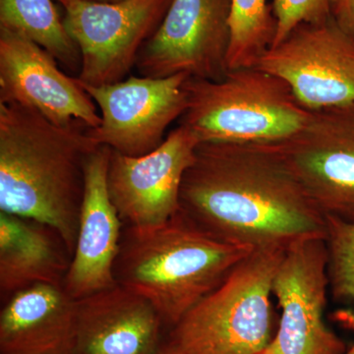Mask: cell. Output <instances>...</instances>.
<instances>
[{
  "instance_id": "obj_1",
  "label": "cell",
  "mask_w": 354,
  "mask_h": 354,
  "mask_svg": "<svg viewBox=\"0 0 354 354\" xmlns=\"http://www.w3.org/2000/svg\"><path fill=\"white\" fill-rule=\"evenodd\" d=\"M179 203L198 227L234 245L288 247L326 234V216L270 143L202 142Z\"/></svg>"
},
{
  "instance_id": "obj_2",
  "label": "cell",
  "mask_w": 354,
  "mask_h": 354,
  "mask_svg": "<svg viewBox=\"0 0 354 354\" xmlns=\"http://www.w3.org/2000/svg\"><path fill=\"white\" fill-rule=\"evenodd\" d=\"M88 128L62 127L34 109L0 104V211L55 227L72 255L86 165L99 147Z\"/></svg>"
},
{
  "instance_id": "obj_3",
  "label": "cell",
  "mask_w": 354,
  "mask_h": 354,
  "mask_svg": "<svg viewBox=\"0 0 354 354\" xmlns=\"http://www.w3.org/2000/svg\"><path fill=\"white\" fill-rule=\"evenodd\" d=\"M253 250L218 241L179 209L160 225H123L113 276L174 328Z\"/></svg>"
},
{
  "instance_id": "obj_4",
  "label": "cell",
  "mask_w": 354,
  "mask_h": 354,
  "mask_svg": "<svg viewBox=\"0 0 354 354\" xmlns=\"http://www.w3.org/2000/svg\"><path fill=\"white\" fill-rule=\"evenodd\" d=\"M178 120L202 142L276 143L304 128V108L283 79L258 66L228 69L220 80L188 79Z\"/></svg>"
},
{
  "instance_id": "obj_5",
  "label": "cell",
  "mask_w": 354,
  "mask_h": 354,
  "mask_svg": "<svg viewBox=\"0 0 354 354\" xmlns=\"http://www.w3.org/2000/svg\"><path fill=\"white\" fill-rule=\"evenodd\" d=\"M286 247L255 248L172 328L186 354H258L271 342L272 281Z\"/></svg>"
},
{
  "instance_id": "obj_6",
  "label": "cell",
  "mask_w": 354,
  "mask_h": 354,
  "mask_svg": "<svg viewBox=\"0 0 354 354\" xmlns=\"http://www.w3.org/2000/svg\"><path fill=\"white\" fill-rule=\"evenodd\" d=\"M66 31L81 55L79 82L99 86L124 80L144 44L157 31L171 0H57Z\"/></svg>"
},
{
  "instance_id": "obj_7",
  "label": "cell",
  "mask_w": 354,
  "mask_h": 354,
  "mask_svg": "<svg viewBox=\"0 0 354 354\" xmlns=\"http://www.w3.org/2000/svg\"><path fill=\"white\" fill-rule=\"evenodd\" d=\"M328 290L325 237L291 242L272 281L281 310L279 329L258 354H346V342L324 321Z\"/></svg>"
},
{
  "instance_id": "obj_8",
  "label": "cell",
  "mask_w": 354,
  "mask_h": 354,
  "mask_svg": "<svg viewBox=\"0 0 354 354\" xmlns=\"http://www.w3.org/2000/svg\"><path fill=\"white\" fill-rule=\"evenodd\" d=\"M270 144L324 216L354 223V104L311 111L302 129Z\"/></svg>"
},
{
  "instance_id": "obj_9",
  "label": "cell",
  "mask_w": 354,
  "mask_h": 354,
  "mask_svg": "<svg viewBox=\"0 0 354 354\" xmlns=\"http://www.w3.org/2000/svg\"><path fill=\"white\" fill-rule=\"evenodd\" d=\"M232 0H171L137 58L140 76L220 80L228 71Z\"/></svg>"
},
{
  "instance_id": "obj_10",
  "label": "cell",
  "mask_w": 354,
  "mask_h": 354,
  "mask_svg": "<svg viewBox=\"0 0 354 354\" xmlns=\"http://www.w3.org/2000/svg\"><path fill=\"white\" fill-rule=\"evenodd\" d=\"M189 78L187 74L130 76L99 87L79 82L102 113L101 124L88 128V136L97 145L128 157L152 152L165 141L169 125L185 111Z\"/></svg>"
},
{
  "instance_id": "obj_11",
  "label": "cell",
  "mask_w": 354,
  "mask_h": 354,
  "mask_svg": "<svg viewBox=\"0 0 354 354\" xmlns=\"http://www.w3.org/2000/svg\"><path fill=\"white\" fill-rule=\"evenodd\" d=\"M256 66L285 80L309 111L354 104V38L332 17L298 26Z\"/></svg>"
},
{
  "instance_id": "obj_12",
  "label": "cell",
  "mask_w": 354,
  "mask_h": 354,
  "mask_svg": "<svg viewBox=\"0 0 354 354\" xmlns=\"http://www.w3.org/2000/svg\"><path fill=\"white\" fill-rule=\"evenodd\" d=\"M200 143L192 130L178 124L162 145L141 157L113 151L106 181L123 225L151 227L176 215L180 209L184 174Z\"/></svg>"
},
{
  "instance_id": "obj_13",
  "label": "cell",
  "mask_w": 354,
  "mask_h": 354,
  "mask_svg": "<svg viewBox=\"0 0 354 354\" xmlns=\"http://www.w3.org/2000/svg\"><path fill=\"white\" fill-rule=\"evenodd\" d=\"M57 62L24 35L0 28V104L34 109L62 127L97 128L102 118L94 101Z\"/></svg>"
},
{
  "instance_id": "obj_14",
  "label": "cell",
  "mask_w": 354,
  "mask_h": 354,
  "mask_svg": "<svg viewBox=\"0 0 354 354\" xmlns=\"http://www.w3.org/2000/svg\"><path fill=\"white\" fill-rule=\"evenodd\" d=\"M113 150L99 146L86 165L85 194L73 257L64 286L73 299L116 286L113 267L123 223L111 202L108 171Z\"/></svg>"
},
{
  "instance_id": "obj_15",
  "label": "cell",
  "mask_w": 354,
  "mask_h": 354,
  "mask_svg": "<svg viewBox=\"0 0 354 354\" xmlns=\"http://www.w3.org/2000/svg\"><path fill=\"white\" fill-rule=\"evenodd\" d=\"M164 326L150 301L116 285L76 300L75 354H155Z\"/></svg>"
},
{
  "instance_id": "obj_16",
  "label": "cell",
  "mask_w": 354,
  "mask_h": 354,
  "mask_svg": "<svg viewBox=\"0 0 354 354\" xmlns=\"http://www.w3.org/2000/svg\"><path fill=\"white\" fill-rule=\"evenodd\" d=\"M76 300L64 286L14 293L0 313L1 354H75Z\"/></svg>"
},
{
  "instance_id": "obj_17",
  "label": "cell",
  "mask_w": 354,
  "mask_h": 354,
  "mask_svg": "<svg viewBox=\"0 0 354 354\" xmlns=\"http://www.w3.org/2000/svg\"><path fill=\"white\" fill-rule=\"evenodd\" d=\"M72 255L55 227L41 221L0 213V295L36 285L64 286Z\"/></svg>"
},
{
  "instance_id": "obj_18",
  "label": "cell",
  "mask_w": 354,
  "mask_h": 354,
  "mask_svg": "<svg viewBox=\"0 0 354 354\" xmlns=\"http://www.w3.org/2000/svg\"><path fill=\"white\" fill-rule=\"evenodd\" d=\"M0 28L24 35L66 68L80 72V50L53 0H0Z\"/></svg>"
},
{
  "instance_id": "obj_19",
  "label": "cell",
  "mask_w": 354,
  "mask_h": 354,
  "mask_svg": "<svg viewBox=\"0 0 354 354\" xmlns=\"http://www.w3.org/2000/svg\"><path fill=\"white\" fill-rule=\"evenodd\" d=\"M228 69L256 66L272 48L277 21L267 0H232Z\"/></svg>"
},
{
  "instance_id": "obj_20",
  "label": "cell",
  "mask_w": 354,
  "mask_h": 354,
  "mask_svg": "<svg viewBox=\"0 0 354 354\" xmlns=\"http://www.w3.org/2000/svg\"><path fill=\"white\" fill-rule=\"evenodd\" d=\"M325 241L330 295L335 301L354 304V223L326 216Z\"/></svg>"
},
{
  "instance_id": "obj_21",
  "label": "cell",
  "mask_w": 354,
  "mask_h": 354,
  "mask_svg": "<svg viewBox=\"0 0 354 354\" xmlns=\"http://www.w3.org/2000/svg\"><path fill=\"white\" fill-rule=\"evenodd\" d=\"M272 11L277 21L276 46L295 28L330 19V0H274Z\"/></svg>"
},
{
  "instance_id": "obj_22",
  "label": "cell",
  "mask_w": 354,
  "mask_h": 354,
  "mask_svg": "<svg viewBox=\"0 0 354 354\" xmlns=\"http://www.w3.org/2000/svg\"><path fill=\"white\" fill-rule=\"evenodd\" d=\"M332 19L354 38V0H330Z\"/></svg>"
},
{
  "instance_id": "obj_23",
  "label": "cell",
  "mask_w": 354,
  "mask_h": 354,
  "mask_svg": "<svg viewBox=\"0 0 354 354\" xmlns=\"http://www.w3.org/2000/svg\"><path fill=\"white\" fill-rule=\"evenodd\" d=\"M155 354H186L181 349L172 344L171 342H162V346Z\"/></svg>"
},
{
  "instance_id": "obj_24",
  "label": "cell",
  "mask_w": 354,
  "mask_h": 354,
  "mask_svg": "<svg viewBox=\"0 0 354 354\" xmlns=\"http://www.w3.org/2000/svg\"><path fill=\"white\" fill-rule=\"evenodd\" d=\"M91 1H97V2H120V1H123V0H91Z\"/></svg>"
},
{
  "instance_id": "obj_25",
  "label": "cell",
  "mask_w": 354,
  "mask_h": 354,
  "mask_svg": "<svg viewBox=\"0 0 354 354\" xmlns=\"http://www.w3.org/2000/svg\"><path fill=\"white\" fill-rule=\"evenodd\" d=\"M346 354H354V344H353V346H351V348L348 349V351H346Z\"/></svg>"
}]
</instances>
